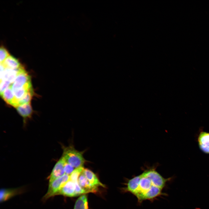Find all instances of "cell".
I'll use <instances>...</instances> for the list:
<instances>
[{
    "label": "cell",
    "mask_w": 209,
    "mask_h": 209,
    "mask_svg": "<svg viewBox=\"0 0 209 209\" xmlns=\"http://www.w3.org/2000/svg\"><path fill=\"white\" fill-rule=\"evenodd\" d=\"M156 167H147L140 174L127 179L122 188L124 192L130 193L141 203L145 200L153 201L165 195L163 192L167 181L156 170Z\"/></svg>",
    "instance_id": "6da1fadb"
},
{
    "label": "cell",
    "mask_w": 209,
    "mask_h": 209,
    "mask_svg": "<svg viewBox=\"0 0 209 209\" xmlns=\"http://www.w3.org/2000/svg\"><path fill=\"white\" fill-rule=\"evenodd\" d=\"M63 149L62 157L66 163L75 169L83 167L86 161L82 152L76 150L73 146L64 147Z\"/></svg>",
    "instance_id": "7a4b0ae2"
},
{
    "label": "cell",
    "mask_w": 209,
    "mask_h": 209,
    "mask_svg": "<svg viewBox=\"0 0 209 209\" xmlns=\"http://www.w3.org/2000/svg\"><path fill=\"white\" fill-rule=\"evenodd\" d=\"M69 179V175L65 174L49 182L48 191L43 197V200H46L51 197L58 195L62 188Z\"/></svg>",
    "instance_id": "3957f363"
},
{
    "label": "cell",
    "mask_w": 209,
    "mask_h": 209,
    "mask_svg": "<svg viewBox=\"0 0 209 209\" xmlns=\"http://www.w3.org/2000/svg\"><path fill=\"white\" fill-rule=\"evenodd\" d=\"M30 82V76L23 68L18 73L14 82L10 86L12 91H14L21 88Z\"/></svg>",
    "instance_id": "277c9868"
},
{
    "label": "cell",
    "mask_w": 209,
    "mask_h": 209,
    "mask_svg": "<svg viewBox=\"0 0 209 209\" xmlns=\"http://www.w3.org/2000/svg\"><path fill=\"white\" fill-rule=\"evenodd\" d=\"M197 139L200 150L203 153L209 154V132L200 130Z\"/></svg>",
    "instance_id": "5b68a950"
},
{
    "label": "cell",
    "mask_w": 209,
    "mask_h": 209,
    "mask_svg": "<svg viewBox=\"0 0 209 209\" xmlns=\"http://www.w3.org/2000/svg\"><path fill=\"white\" fill-rule=\"evenodd\" d=\"M66 163L62 156L56 163L49 177V183L65 174L64 168Z\"/></svg>",
    "instance_id": "8992f818"
},
{
    "label": "cell",
    "mask_w": 209,
    "mask_h": 209,
    "mask_svg": "<svg viewBox=\"0 0 209 209\" xmlns=\"http://www.w3.org/2000/svg\"><path fill=\"white\" fill-rule=\"evenodd\" d=\"M78 181L75 182L69 179L63 186L58 195L73 197L77 196L76 193V185Z\"/></svg>",
    "instance_id": "52a82bcc"
},
{
    "label": "cell",
    "mask_w": 209,
    "mask_h": 209,
    "mask_svg": "<svg viewBox=\"0 0 209 209\" xmlns=\"http://www.w3.org/2000/svg\"><path fill=\"white\" fill-rule=\"evenodd\" d=\"M78 181L80 186L86 193L98 192V188L92 186L90 183L82 172L79 177Z\"/></svg>",
    "instance_id": "ba28073f"
},
{
    "label": "cell",
    "mask_w": 209,
    "mask_h": 209,
    "mask_svg": "<svg viewBox=\"0 0 209 209\" xmlns=\"http://www.w3.org/2000/svg\"><path fill=\"white\" fill-rule=\"evenodd\" d=\"M23 68L22 66L18 69L14 70L6 68L2 73H0V81L7 80L10 83H12Z\"/></svg>",
    "instance_id": "9c48e42d"
},
{
    "label": "cell",
    "mask_w": 209,
    "mask_h": 209,
    "mask_svg": "<svg viewBox=\"0 0 209 209\" xmlns=\"http://www.w3.org/2000/svg\"><path fill=\"white\" fill-rule=\"evenodd\" d=\"M82 172L92 186L98 188L100 186L105 187V185L100 181L96 174L92 171L89 169L85 168Z\"/></svg>",
    "instance_id": "30bf717a"
},
{
    "label": "cell",
    "mask_w": 209,
    "mask_h": 209,
    "mask_svg": "<svg viewBox=\"0 0 209 209\" xmlns=\"http://www.w3.org/2000/svg\"><path fill=\"white\" fill-rule=\"evenodd\" d=\"M19 113L24 120L30 118L33 113V110L30 103L18 106L16 107Z\"/></svg>",
    "instance_id": "8fae6325"
},
{
    "label": "cell",
    "mask_w": 209,
    "mask_h": 209,
    "mask_svg": "<svg viewBox=\"0 0 209 209\" xmlns=\"http://www.w3.org/2000/svg\"><path fill=\"white\" fill-rule=\"evenodd\" d=\"M2 63L6 68L13 70L18 69L22 66L17 59L11 55L8 57Z\"/></svg>",
    "instance_id": "7c38bea8"
},
{
    "label": "cell",
    "mask_w": 209,
    "mask_h": 209,
    "mask_svg": "<svg viewBox=\"0 0 209 209\" xmlns=\"http://www.w3.org/2000/svg\"><path fill=\"white\" fill-rule=\"evenodd\" d=\"M19 189H3L0 191V201L3 202L9 199L19 192Z\"/></svg>",
    "instance_id": "4fadbf2b"
},
{
    "label": "cell",
    "mask_w": 209,
    "mask_h": 209,
    "mask_svg": "<svg viewBox=\"0 0 209 209\" xmlns=\"http://www.w3.org/2000/svg\"><path fill=\"white\" fill-rule=\"evenodd\" d=\"M0 95L3 100L8 104L12 105L15 98L10 86Z\"/></svg>",
    "instance_id": "5bb4252c"
},
{
    "label": "cell",
    "mask_w": 209,
    "mask_h": 209,
    "mask_svg": "<svg viewBox=\"0 0 209 209\" xmlns=\"http://www.w3.org/2000/svg\"><path fill=\"white\" fill-rule=\"evenodd\" d=\"M74 209H89L87 196L82 195L75 202Z\"/></svg>",
    "instance_id": "9a60e30c"
},
{
    "label": "cell",
    "mask_w": 209,
    "mask_h": 209,
    "mask_svg": "<svg viewBox=\"0 0 209 209\" xmlns=\"http://www.w3.org/2000/svg\"><path fill=\"white\" fill-rule=\"evenodd\" d=\"M34 92L33 88L28 91L23 97L19 101V106L30 103Z\"/></svg>",
    "instance_id": "2e32d148"
},
{
    "label": "cell",
    "mask_w": 209,
    "mask_h": 209,
    "mask_svg": "<svg viewBox=\"0 0 209 209\" xmlns=\"http://www.w3.org/2000/svg\"><path fill=\"white\" fill-rule=\"evenodd\" d=\"M84 169L83 166L75 169L69 175V179L75 182L78 181L79 177Z\"/></svg>",
    "instance_id": "e0dca14e"
},
{
    "label": "cell",
    "mask_w": 209,
    "mask_h": 209,
    "mask_svg": "<svg viewBox=\"0 0 209 209\" xmlns=\"http://www.w3.org/2000/svg\"><path fill=\"white\" fill-rule=\"evenodd\" d=\"M10 55L7 50L3 46H1L0 49V63H3Z\"/></svg>",
    "instance_id": "ac0fdd59"
},
{
    "label": "cell",
    "mask_w": 209,
    "mask_h": 209,
    "mask_svg": "<svg viewBox=\"0 0 209 209\" xmlns=\"http://www.w3.org/2000/svg\"><path fill=\"white\" fill-rule=\"evenodd\" d=\"M10 83L8 81L2 80L0 81V94L10 85Z\"/></svg>",
    "instance_id": "d6986e66"
},
{
    "label": "cell",
    "mask_w": 209,
    "mask_h": 209,
    "mask_svg": "<svg viewBox=\"0 0 209 209\" xmlns=\"http://www.w3.org/2000/svg\"><path fill=\"white\" fill-rule=\"evenodd\" d=\"M75 169V168L69 164L66 163L64 170L65 174L70 175Z\"/></svg>",
    "instance_id": "ffe728a7"
}]
</instances>
